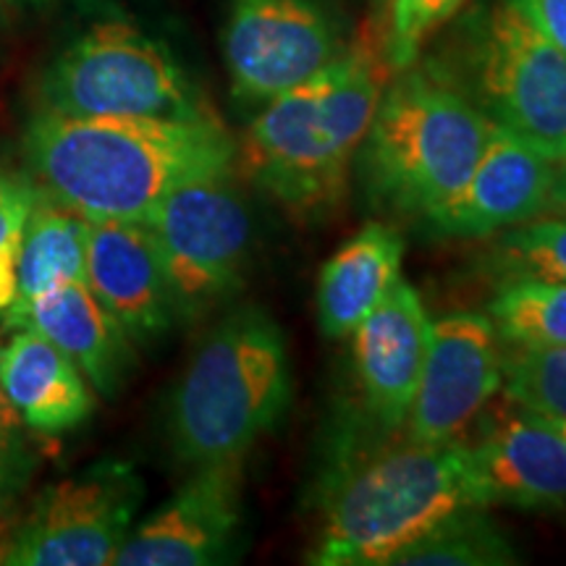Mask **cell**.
Listing matches in <instances>:
<instances>
[{"label": "cell", "mask_w": 566, "mask_h": 566, "mask_svg": "<svg viewBox=\"0 0 566 566\" xmlns=\"http://www.w3.org/2000/svg\"><path fill=\"white\" fill-rule=\"evenodd\" d=\"M90 221L40 189L38 202L21 229L17 296L6 310V323L66 281H84Z\"/></svg>", "instance_id": "ffe728a7"}, {"label": "cell", "mask_w": 566, "mask_h": 566, "mask_svg": "<svg viewBox=\"0 0 566 566\" xmlns=\"http://www.w3.org/2000/svg\"><path fill=\"white\" fill-rule=\"evenodd\" d=\"M0 388L40 436L69 433L95 412V394L80 367L30 328L0 349Z\"/></svg>", "instance_id": "ac0fdd59"}, {"label": "cell", "mask_w": 566, "mask_h": 566, "mask_svg": "<svg viewBox=\"0 0 566 566\" xmlns=\"http://www.w3.org/2000/svg\"><path fill=\"white\" fill-rule=\"evenodd\" d=\"M501 391L527 412L566 422V346L501 344Z\"/></svg>", "instance_id": "603a6c76"}, {"label": "cell", "mask_w": 566, "mask_h": 566, "mask_svg": "<svg viewBox=\"0 0 566 566\" xmlns=\"http://www.w3.org/2000/svg\"><path fill=\"white\" fill-rule=\"evenodd\" d=\"M475 506L488 509L464 441L417 443L405 438L357 459L334 480L307 562L391 566L430 530Z\"/></svg>", "instance_id": "3957f363"}, {"label": "cell", "mask_w": 566, "mask_h": 566, "mask_svg": "<svg viewBox=\"0 0 566 566\" xmlns=\"http://www.w3.org/2000/svg\"><path fill=\"white\" fill-rule=\"evenodd\" d=\"M467 0H386L384 53L391 71L409 69L422 59V48L433 34L462 11Z\"/></svg>", "instance_id": "d4e9b609"}, {"label": "cell", "mask_w": 566, "mask_h": 566, "mask_svg": "<svg viewBox=\"0 0 566 566\" xmlns=\"http://www.w3.org/2000/svg\"><path fill=\"white\" fill-rule=\"evenodd\" d=\"M375 3H378V6H384V3H386V0H375Z\"/></svg>", "instance_id": "836d02e7"}, {"label": "cell", "mask_w": 566, "mask_h": 566, "mask_svg": "<svg viewBox=\"0 0 566 566\" xmlns=\"http://www.w3.org/2000/svg\"><path fill=\"white\" fill-rule=\"evenodd\" d=\"M558 51L566 53V0H514Z\"/></svg>", "instance_id": "83f0119b"}, {"label": "cell", "mask_w": 566, "mask_h": 566, "mask_svg": "<svg viewBox=\"0 0 566 566\" xmlns=\"http://www.w3.org/2000/svg\"><path fill=\"white\" fill-rule=\"evenodd\" d=\"M145 485L124 462H97L48 485L0 562L11 566H103L132 533Z\"/></svg>", "instance_id": "9c48e42d"}, {"label": "cell", "mask_w": 566, "mask_h": 566, "mask_svg": "<svg viewBox=\"0 0 566 566\" xmlns=\"http://www.w3.org/2000/svg\"><path fill=\"white\" fill-rule=\"evenodd\" d=\"M488 263L501 281L541 279L566 283V218L537 216L493 233Z\"/></svg>", "instance_id": "cb8c5ba5"}, {"label": "cell", "mask_w": 566, "mask_h": 566, "mask_svg": "<svg viewBox=\"0 0 566 566\" xmlns=\"http://www.w3.org/2000/svg\"><path fill=\"white\" fill-rule=\"evenodd\" d=\"M344 45L321 0H229L223 59L231 95L244 105L260 108L310 80Z\"/></svg>", "instance_id": "30bf717a"}, {"label": "cell", "mask_w": 566, "mask_h": 566, "mask_svg": "<svg viewBox=\"0 0 566 566\" xmlns=\"http://www.w3.org/2000/svg\"><path fill=\"white\" fill-rule=\"evenodd\" d=\"M19 242L21 233L11 242L0 244V313L9 310L17 296V263H19Z\"/></svg>", "instance_id": "f1b7e54d"}, {"label": "cell", "mask_w": 566, "mask_h": 566, "mask_svg": "<svg viewBox=\"0 0 566 566\" xmlns=\"http://www.w3.org/2000/svg\"><path fill=\"white\" fill-rule=\"evenodd\" d=\"M24 153L34 181L87 221H145L184 181L229 171L237 142L218 116H63L38 111Z\"/></svg>", "instance_id": "7a4b0ae2"}, {"label": "cell", "mask_w": 566, "mask_h": 566, "mask_svg": "<svg viewBox=\"0 0 566 566\" xmlns=\"http://www.w3.org/2000/svg\"><path fill=\"white\" fill-rule=\"evenodd\" d=\"M464 446L485 506L566 512V441L546 417L512 401Z\"/></svg>", "instance_id": "5bb4252c"}, {"label": "cell", "mask_w": 566, "mask_h": 566, "mask_svg": "<svg viewBox=\"0 0 566 566\" xmlns=\"http://www.w3.org/2000/svg\"><path fill=\"white\" fill-rule=\"evenodd\" d=\"M40 111L63 116H216L176 55L129 21H101L71 40L42 74Z\"/></svg>", "instance_id": "52a82bcc"}, {"label": "cell", "mask_w": 566, "mask_h": 566, "mask_svg": "<svg viewBox=\"0 0 566 566\" xmlns=\"http://www.w3.org/2000/svg\"><path fill=\"white\" fill-rule=\"evenodd\" d=\"M38 331L80 367L92 391L113 399L134 367V342L84 281H66L38 296L6 331Z\"/></svg>", "instance_id": "e0dca14e"}, {"label": "cell", "mask_w": 566, "mask_h": 566, "mask_svg": "<svg viewBox=\"0 0 566 566\" xmlns=\"http://www.w3.org/2000/svg\"><path fill=\"white\" fill-rule=\"evenodd\" d=\"M6 27H9V19H6V0H0V38H3Z\"/></svg>", "instance_id": "4dcf8cb0"}, {"label": "cell", "mask_w": 566, "mask_h": 566, "mask_svg": "<svg viewBox=\"0 0 566 566\" xmlns=\"http://www.w3.org/2000/svg\"><path fill=\"white\" fill-rule=\"evenodd\" d=\"M84 283L134 344L171 331L174 296L145 221H90Z\"/></svg>", "instance_id": "2e32d148"}, {"label": "cell", "mask_w": 566, "mask_h": 566, "mask_svg": "<svg viewBox=\"0 0 566 566\" xmlns=\"http://www.w3.org/2000/svg\"><path fill=\"white\" fill-rule=\"evenodd\" d=\"M554 428L558 430V436H562L566 441V422H554Z\"/></svg>", "instance_id": "1f68e13d"}, {"label": "cell", "mask_w": 566, "mask_h": 566, "mask_svg": "<svg viewBox=\"0 0 566 566\" xmlns=\"http://www.w3.org/2000/svg\"><path fill=\"white\" fill-rule=\"evenodd\" d=\"M485 509H462L394 558L405 566H506L520 551Z\"/></svg>", "instance_id": "44dd1931"}, {"label": "cell", "mask_w": 566, "mask_h": 566, "mask_svg": "<svg viewBox=\"0 0 566 566\" xmlns=\"http://www.w3.org/2000/svg\"><path fill=\"white\" fill-rule=\"evenodd\" d=\"M546 216L566 218V158L554 160V181H551Z\"/></svg>", "instance_id": "f546056e"}, {"label": "cell", "mask_w": 566, "mask_h": 566, "mask_svg": "<svg viewBox=\"0 0 566 566\" xmlns=\"http://www.w3.org/2000/svg\"><path fill=\"white\" fill-rule=\"evenodd\" d=\"M292 396V363L281 325L260 307L223 315L176 384L168 438L189 467L244 459L271 433Z\"/></svg>", "instance_id": "277c9868"}, {"label": "cell", "mask_w": 566, "mask_h": 566, "mask_svg": "<svg viewBox=\"0 0 566 566\" xmlns=\"http://www.w3.org/2000/svg\"><path fill=\"white\" fill-rule=\"evenodd\" d=\"M13 3H32V6H40V3H45V0H13Z\"/></svg>", "instance_id": "d6a6232c"}, {"label": "cell", "mask_w": 566, "mask_h": 566, "mask_svg": "<svg viewBox=\"0 0 566 566\" xmlns=\"http://www.w3.org/2000/svg\"><path fill=\"white\" fill-rule=\"evenodd\" d=\"M38 462L40 457L32 446L30 424L0 388V516L11 512L19 495L32 483Z\"/></svg>", "instance_id": "484cf974"}, {"label": "cell", "mask_w": 566, "mask_h": 566, "mask_svg": "<svg viewBox=\"0 0 566 566\" xmlns=\"http://www.w3.org/2000/svg\"><path fill=\"white\" fill-rule=\"evenodd\" d=\"M554 160L493 124L491 137L459 192L420 221L443 239H491L493 233L546 216Z\"/></svg>", "instance_id": "4fadbf2b"}, {"label": "cell", "mask_w": 566, "mask_h": 566, "mask_svg": "<svg viewBox=\"0 0 566 566\" xmlns=\"http://www.w3.org/2000/svg\"><path fill=\"white\" fill-rule=\"evenodd\" d=\"M501 391V342L491 317L451 313L430 323V346L405 433L417 443L462 441Z\"/></svg>", "instance_id": "8fae6325"}, {"label": "cell", "mask_w": 566, "mask_h": 566, "mask_svg": "<svg viewBox=\"0 0 566 566\" xmlns=\"http://www.w3.org/2000/svg\"><path fill=\"white\" fill-rule=\"evenodd\" d=\"M192 478L124 541L122 566H208L231 556L244 522V459L192 467Z\"/></svg>", "instance_id": "7c38bea8"}, {"label": "cell", "mask_w": 566, "mask_h": 566, "mask_svg": "<svg viewBox=\"0 0 566 566\" xmlns=\"http://www.w3.org/2000/svg\"><path fill=\"white\" fill-rule=\"evenodd\" d=\"M231 171L184 181L145 218L184 321L231 300L250 271L252 216Z\"/></svg>", "instance_id": "ba28073f"}, {"label": "cell", "mask_w": 566, "mask_h": 566, "mask_svg": "<svg viewBox=\"0 0 566 566\" xmlns=\"http://www.w3.org/2000/svg\"><path fill=\"white\" fill-rule=\"evenodd\" d=\"M405 239L388 223H370L331 254L317 279V323L328 338L352 331L401 279Z\"/></svg>", "instance_id": "d6986e66"}, {"label": "cell", "mask_w": 566, "mask_h": 566, "mask_svg": "<svg viewBox=\"0 0 566 566\" xmlns=\"http://www.w3.org/2000/svg\"><path fill=\"white\" fill-rule=\"evenodd\" d=\"M493 122L422 61L394 71L354 171L375 210L422 218L459 192Z\"/></svg>", "instance_id": "5b68a950"}, {"label": "cell", "mask_w": 566, "mask_h": 566, "mask_svg": "<svg viewBox=\"0 0 566 566\" xmlns=\"http://www.w3.org/2000/svg\"><path fill=\"white\" fill-rule=\"evenodd\" d=\"M501 344L566 346V283L541 279L501 281L488 304Z\"/></svg>", "instance_id": "7402d4cb"}, {"label": "cell", "mask_w": 566, "mask_h": 566, "mask_svg": "<svg viewBox=\"0 0 566 566\" xmlns=\"http://www.w3.org/2000/svg\"><path fill=\"white\" fill-rule=\"evenodd\" d=\"M422 63L493 124L551 160L566 158V53L514 0L472 9Z\"/></svg>", "instance_id": "8992f818"}, {"label": "cell", "mask_w": 566, "mask_h": 566, "mask_svg": "<svg viewBox=\"0 0 566 566\" xmlns=\"http://www.w3.org/2000/svg\"><path fill=\"white\" fill-rule=\"evenodd\" d=\"M391 74L380 27L367 21L328 66L260 105L237 142L233 166L296 223L325 221L349 195Z\"/></svg>", "instance_id": "6da1fadb"}, {"label": "cell", "mask_w": 566, "mask_h": 566, "mask_svg": "<svg viewBox=\"0 0 566 566\" xmlns=\"http://www.w3.org/2000/svg\"><path fill=\"white\" fill-rule=\"evenodd\" d=\"M38 197L40 187L30 176L0 171V244L19 237Z\"/></svg>", "instance_id": "4316f807"}, {"label": "cell", "mask_w": 566, "mask_h": 566, "mask_svg": "<svg viewBox=\"0 0 566 566\" xmlns=\"http://www.w3.org/2000/svg\"><path fill=\"white\" fill-rule=\"evenodd\" d=\"M430 323L420 294L399 279L352 331V363L365 409L388 433L405 430L428 357Z\"/></svg>", "instance_id": "9a60e30c"}]
</instances>
